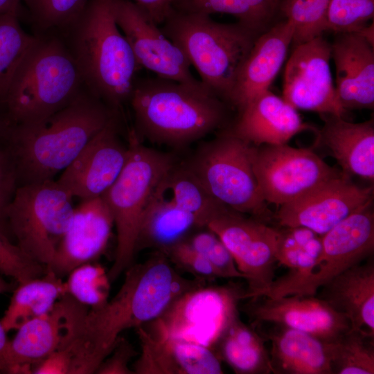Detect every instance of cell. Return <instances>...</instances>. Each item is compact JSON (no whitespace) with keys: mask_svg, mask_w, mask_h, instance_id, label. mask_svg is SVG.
Segmentation results:
<instances>
[{"mask_svg":"<svg viewBox=\"0 0 374 374\" xmlns=\"http://www.w3.org/2000/svg\"><path fill=\"white\" fill-rule=\"evenodd\" d=\"M125 271L116 295L101 307L89 310L78 334L63 348L71 374L95 373L122 332L154 321L183 293L206 284L181 276L160 251Z\"/></svg>","mask_w":374,"mask_h":374,"instance_id":"6da1fadb","label":"cell"},{"mask_svg":"<svg viewBox=\"0 0 374 374\" xmlns=\"http://www.w3.org/2000/svg\"><path fill=\"white\" fill-rule=\"evenodd\" d=\"M87 87L70 104L40 121L12 125L5 139L18 186L53 180L116 114Z\"/></svg>","mask_w":374,"mask_h":374,"instance_id":"7a4b0ae2","label":"cell"},{"mask_svg":"<svg viewBox=\"0 0 374 374\" xmlns=\"http://www.w3.org/2000/svg\"><path fill=\"white\" fill-rule=\"evenodd\" d=\"M129 104L141 141L179 148L224 127L230 106L202 82L138 77Z\"/></svg>","mask_w":374,"mask_h":374,"instance_id":"3957f363","label":"cell"},{"mask_svg":"<svg viewBox=\"0 0 374 374\" xmlns=\"http://www.w3.org/2000/svg\"><path fill=\"white\" fill-rule=\"evenodd\" d=\"M116 3L87 0L80 15L55 33L74 59L87 89L123 113L141 68L116 23Z\"/></svg>","mask_w":374,"mask_h":374,"instance_id":"277c9868","label":"cell"},{"mask_svg":"<svg viewBox=\"0 0 374 374\" xmlns=\"http://www.w3.org/2000/svg\"><path fill=\"white\" fill-rule=\"evenodd\" d=\"M36 35L7 93L4 109L12 125L48 117L70 104L86 87L61 37L53 32Z\"/></svg>","mask_w":374,"mask_h":374,"instance_id":"5b68a950","label":"cell"},{"mask_svg":"<svg viewBox=\"0 0 374 374\" xmlns=\"http://www.w3.org/2000/svg\"><path fill=\"white\" fill-rule=\"evenodd\" d=\"M162 33L184 54L200 81L229 105L239 71L260 35L240 22L224 24L210 15L172 8Z\"/></svg>","mask_w":374,"mask_h":374,"instance_id":"8992f818","label":"cell"},{"mask_svg":"<svg viewBox=\"0 0 374 374\" xmlns=\"http://www.w3.org/2000/svg\"><path fill=\"white\" fill-rule=\"evenodd\" d=\"M127 139L126 163L101 196L112 213L117 233L114 260L107 272L111 283L133 264L143 212L160 181L178 161L171 153L143 145L132 128L127 130Z\"/></svg>","mask_w":374,"mask_h":374,"instance_id":"52a82bcc","label":"cell"},{"mask_svg":"<svg viewBox=\"0 0 374 374\" xmlns=\"http://www.w3.org/2000/svg\"><path fill=\"white\" fill-rule=\"evenodd\" d=\"M255 148L228 128L184 163L222 204L267 223L271 215L253 171Z\"/></svg>","mask_w":374,"mask_h":374,"instance_id":"ba28073f","label":"cell"},{"mask_svg":"<svg viewBox=\"0 0 374 374\" xmlns=\"http://www.w3.org/2000/svg\"><path fill=\"white\" fill-rule=\"evenodd\" d=\"M71 199L56 181L48 180L18 186L7 209L14 242L46 269L71 221Z\"/></svg>","mask_w":374,"mask_h":374,"instance_id":"9c48e42d","label":"cell"},{"mask_svg":"<svg viewBox=\"0 0 374 374\" xmlns=\"http://www.w3.org/2000/svg\"><path fill=\"white\" fill-rule=\"evenodd\" d=\"M246 290L234 284L192 288L179 296L156 319L144 326L166 337L213 350L231 322Z\"/></svg>","mask_w":374,"mask_h":374,"instance_id":"30bf717a","label":"cell"},{"mask_svg":"<svg viewBox=\"0 0 374 374\" xmlns=\"http://www.w3.org/2000/svg\"><path fill=\"white\" fill-rule=\"evenodd\" d=\"M89 308L69 294L44 314L26 322L0 351V373L30 374L34 367L65 348L81 328Z\"/></svg>","mask_w":374,"mask_h":374,"instance_id":"8fae6325","label":"cell"},{"mask_svg":"<svg viewBox=\"0 0 374 374\" xmlns=\"http://www.w3.org/2000/svg\"><path fill=\"white\" fill-rule=\"evenodd\" d=\"M253 166L264 200L278 206L343 173L311 149L294 148L287 143L256 146Z\"/></svg>","mask_w":374,"mask_h":374,"instance_id":"7c38bea8","label":"cell"},{"mask_svg":"<svg viewBox=\"0 0 374 374\" xmlns=\"http://www.w3.org/2000/svg\"><path fill=\"white\" fill-rule=\"evenodd\" d=\"M206 228L215 233L232 255L247 283L244 299L260 296L275 279L280 229L228 209Z\"/></svg>","mask_w":374,"mask_h":374,"instance_id":"4fadbf2b","label":"cell"},{"mask_svg":"<svg viewBox=\"0 0 374 374\" xmlns=\"http://www.w3.org/2000/svg\"><path fill=\"white\" fill-rule=\"evenodd\" d=\"M330 59L331 44L321 36L295 46L285 70L283 98L296 110L344 117Z\"/></svg>","mask_w":374,"mask_h":374,"instance_id":"5bb4252c","label":"cell"},{"mask_svg":"<svg viewBox=\"0 0 374 374\" xmlns=\"http://www.w3.org/2000/svg\"><path fill=\"white\" fill-rule=\"evenodd\" d=\"M123 121L116 113L63 170L56 182L71 198L102 196L116 181L129 154L121 139Z\"/></svg>","mask_w":374,"mask_h":374,"instance_id":"9a60e30c","label":"cell"},{"mask_svg":"<svg viewBox=\"0 0 374 374\" xmlns=\"http://www.w3.org/2000/svg\"><path fill=\"white\" fill-rule=\"evenodd\" d=\"M373 199V186H359L343 172L279 206L274 217L281 227H305L322 235L351 214L372 204Z\"/></svg>","mask_w":374,"mask_h":374,"instance_id":"2e32d148","label":"cell"},{"mask_svg":"<svg viewBox=\"0 0 374 374\" xmlns=\"http://www.w3.org/2000/svg\"><path fill=\"white\" fill-rule=\"evenodd\" d=\"M116 21L141 68L157 76L190 84L202 82L193 76L183 52L134 2L116 0Z\"/></svg>","mask_w":374,"mask_h":374,"instance_id":"e0dca14e","label":"cell"},{"mask_svg":"<svg viewBox=\"0 0 374 374\" xmlns=\"http://www.w3.org/2000/svg\"><path fill=\"white\" fill-rule=\"evenodd\" d=\"M244 310L253 327L276 325L300 330L330 342L350 328L345 316L315 295L292 294L249 299Z\"/></svg>","mask_w":374,"mask_h":374,"instance_id":"ac0fdd59","label":"cell"},{"mask_svg":"<svg viewBox=\"0 0 374 374\" xmlns=\"http://www.w3.org/2000/svg\"><path fill=\"white\" fill-rule=\"evenodd\" d=\"M371 206L351 214L321 235L320 256L298 294L316 295L333 278L373 253L374 214Z\"/></svg>","mask_w":374,"mask_h":374,"instance_id":"d6986e66","label":"cell"},{"mask_svg":"<svg viewBox=\"0 0 374 374\" xmlns=\"http://www.w3.org/2000/svg\"><path fill=\"white\" fill-rule=\"evenodd\" d=\"M114 225L112 213L101 196L83 199L74 208L47 270L62 278L82 264L95 262L105 251Z\"/></svg>","mask_w":374,"mask_h":374,"instance_id":"ffe728a7","label":"cell"},{"mask_svg":"<svg viewBox=\"0 0 374 374\" xmlns=\"http://www.w3.org/2000/svg\"><path fill=\"white\" fill-rule=\"evenodd\" d=\"M136 332L141 351L132 365L136 374H222L221 360L211 348L154 333Z\"/></svg>","mask_w":374,"mask_h":374,"instance_id":"44dd1931","label":"cell"},{"mask_svg":"<svg viewBox=\"0 0 374 374\" xmlns=\"http://www.w3.org/2000/svg\"><path fill=\"white\" fill-rule=\"evenodd\" d=\"M294 27L287 19L256 38L236 78L229 105L240 112L269 86L280 70L292 44Z\"/></svg>","mask_w":374,"mask_h":374,"instance_id":"7402d4cb","label":"cell"},{"mask_svg":"<svg viewBox=\"0 0 374 374\" xmlns=\"http://www.w3.org/2000/svg\"><path fill=\"white\" fill-rule=\"evenodd\" d=\"M335 65L336 91L347 109L374 107V51L361 33H340L331 44Z\"/></svg>","mask_w":374,"mask_h":374,"instance_id":"603a6c76","label":"cell"},{"mask_svg":"<svg viewBox=\"0 0 374 374\" xmlns=\"http://www.w3.org/2000/svg\"><path fill=\"white\" fill-rule=\"evenodd\" d=\"M239 112L229 130L255 146L287 144L302 132H319L303 123L295 108L269 89L256 96Z\"/></svg>","mask_w":374,"mask_h":374,"instance_id":"cb8c5ba5","label":"cell"},{"mask_svg":"<svg viewBox=\"0 0 374 374\" xmlns=\"http://www.w3.org/2000/svg\"><path fill=\"white\" fill-rule=\"evenodd\" d=\"M326 116L317 143L326 148L346 175L374 180L373 120L350 123L344 117Z\"/></svg>","mask_w":374,"mask_h":374,"instance_id":"d4e9b609","label":"cell"},{"mask_svg":"<svg viewBox=\"0 0 374 374\" xmlns=\"http://www.w3.org/2000/svg\"><path fill=\"white\" fill-rule=\"evenodd\" d=\"M319 298L348 320L350 328L374 337V262L357 264L323 285Z\"/></svg>","mask_w":374,"mask_h":374,"instance_id":"484cf974","label":"cell"},{"mask_svg":"<svg viewBox=\"0 0 374 374\" xmlns=\"http://www.w3.org/2000/svg\"><path fill=\"white\" fill-rule=\"evenodd\" d=\"M265 326L269 328L262 332L271 344L272 373L332 374L329 342L295 329Z\"/></svg>","mask_w":374,"mask_h":374,"instance_id":"4316f807","label":"cell"},{"mask_svg":"<svg viewBox=\"0 0 374 374\" xmlns=\"http://www.w3.org/2000/svg\"><path fill=\"white\" fill-rule=\"evenodd\" d=\"M321 249V235L309 229L301 226L280 229L276 261L288 271L275 278L261 296L276 298L298 294L313 271Z\"/></svg>","mask_w":374,"mask_h":374,"instance_id":"83f0119b","label":"cell"},{"mask_svg":"<svg viewBox=\"0 0 374 374\" xmlns=\"http://www.w3.org/2000/svg\"><path fill=\"white\" fill-rule=\"evenodd\" d=\"M199 229L191 214L153 194L140 222L135 253L151 249L165 254Z\"/></svg>","mask_w":374,"mask_h":374,"instance_id":"f1b7e54d","label":"cell"},{"mask_svg":"<svg viewBox=\"0 0 374 374\" xmlns=\"http://www.w3.org/2000/svg\"><path fill=\"white\" fill-rule=\"evenodd\" d=\"M154 195L191 214L201 228L229 209L206 190L184 162L177 161L168 170Z\"/></svg>","mask_w":374,"mask_h":374,"instance_id":"f546056e","label":"cell"},{"mask_svg":"<svg viewBox=\"0 0 374 374\" xmlns=\"http://www.w3.org/2000/svg\"><path fill=\"white\" fill-rule=\"evenodd\" d=\"M265 339L236 317L228 326L213 350L238 374L272 373Z\"/></svg>","mask_w":374,"mask_h":374,"instance_id":"4dcf8cb0","label":"cell"},{"mask_svg":"<svg viewBox=\"0 0 374 374\" xmlns=\"http://www.w3.org/2000/svg\"><path fill=\"white\" fill-rule=\"evenodd\" d=\"M66 293L62 278L47 270L42 276L17 284L0 321L7 332L17 330L49 311Z\"/></svg>","mask_w":374,"mask_h":374,"instance_id":"1f68e13d","label":"cell"},{"mask_svg":"<svg viewBox=\"0 0 374 374\" xmlns=\"http://www.w3.org/2000/svg\"><path fill=\"white\" fill-rule=\"evenodd\" d=\"M280 0H175L172 8L211 15L224 13L261 34L267 30L279 12Z\"/></svg>","mask_w":374,"mask_h":374,"instance_id":"d6a6232c","label":"cell"},{"mask_svg":"<svg viewBox=\"0 0 374 374\" xmlns=\"http://www.w3.org/2000/svg\"><path fill=\"white\" fill-rule=\"evenodd\" d=\"M20 15H0V107L4 110L7 93L16 69L37 39L21 27Z\"/></svg>","mask_w":374,"mask_h":374,"instance_id":"836d02e7","label":"cell"},{"mask_svg":"<svg viewBox=\"0 0 374 374\" xmlns=\"http://www.w3.org/2000/svg\"><path fill=\"white\" fill-rule=\"evenodd\" d=\"M373 338L350 328L329 342L332 374H373Z\"/></svg>","mask_w":374,"mask_h":374,"instance_id":"e575fe53","label":"cell"},{"mask_svg":"<svg viewBox=\"0 0 374 374\" xmlns=\"http://www.w3.org/2000/svg\"><path fill=\"white\" fill-rule=\"evenodd\" d=\"M330 0H280L279 11L294 27V46L322 35L326 31Z\"/></svg>","mask_w":374,"mask_h":374,"instance_id":"d590c367","label":"cell"},{"mask_svg":"<svg viewBox=\"0 0 374 374\" xmlns=\"http://www.w3.org/2000/svg\"><path fill=\"white\" fill-rule=\"evenodd\" d=\"M27 8L33 34L56 33L73 23L87 0H21Z\"/></svg>","mask_w":374,"mask_h":374,"instance_id":"8d00e7d4","label":"cell"},{"mask_svg":"<svg viewBox=\"0 0 374 374\" xmlns=\"http://www.w3.org/2000/svg\"><path fill=\"white\" fill-rule=\"evenodd\" d=\"M65 283L66 293L89 309L98 308L107 301L110 280L107 272L96 262L73 269Z\"/></svg>","mask_w":374,"mask_h":374,"instance_id":"74e56055","label":"cell"},{"mask_svg":"<svg viewBox=\"0 0 374 374\" xmlns=\"http://www.w3.org/2000/svg\"><path fill=\"white\" fill-rule=\"evenodd\" d=\"M373 15L374 0H330L326 31L338 34L359 32Z\"/></svg>","mask_w":374,"mask_h":374,"instance_id":"f35d334b","label":"cell"},{"mask_svg":"<svg viewBox=\"0 0 374 374\" xmlns=\"http://www.w3.org/2000/svg\"><path fill=\"white\" fill-rule=\"evenodd\" d=\"M185 240L196 251L206 258L221 278H243L230 251L218 236L206 227L199 229Z\"/></svg>","mask_w":374,"mask_h":374,"instance_id":"ab89813d","label":"cell"},{"mask_svg":"<svg viewBox=\"0 0 374 374\" xmlns=\"http://www.w3.org/2000/svg\"><path fill=\"white\" fill-rule=\"evenodd\" d=\"M47 269L25 253L0 233V275L17 283L43 276Z\"/></svg>","mask_w":374,"mask_h":374,"instance_id":"60d3db41","label":"cell"},{"mask_svg":"<svg viewBox=\"0 0 374 374\" xmlns=\"http://www.w3.org/2000/svg\"><path fill=\"white\" fill-rule=\"evenodd\" d=\"M18 187L15 164L5 139H0V233L14 242L8 220L7 209Z\"/></svg>","mask_w":374,"mask_h":374,"instance_id":"b9f144b4","label":"cell"},{"mask_svg":"<svg viewBox=\"0 0 374 374\" xmlns=\"http://www.w3.org/2000/svg\"><path fill=\"white\" fill-rule=\"evenodd\" d=\"M165 254L173 266L192 274L195 278L206 282L221 278L210 262L193 249L185 240L174 245Z\"/></svg>","mask_w":374,"mask_h":374,"instance_id":"7bdbcfd3","label":"cell"},{"mask_svg":"<svg viewBox=\"0 0 374 374\" xmlns=\"http://www.w3.org/2000/svg\"><path fill=\"white\" fill-rule=\"evenodd\" d=\"M132 344L125 338L119 337L110 353L100 364L95 373L133 374L130 368L132 359L138 355Z\"/></svg>","mask_w":374,"mask_h":374,"instance_id":"ee69618b","label":"cell"},{"mask_svg":"<svg viewBox=\"0 0 374 374\" xmlns=\"http://www.w3.org/2000/svg\"><path fill=\"white\" fill-rule=\"evenodd\" d=\"M134 3L155 24L161 25L172 8L175 0H134Z\"/></svg>","mask_w":374,"mask_h":374,"instance_id":"f6af8a7d","label":"cell"},{"mask_svg":"<svg viewBox=\"0 0 374 374\" xmlns=\"http://www.w3.org/2000/svg\"><path fill=\"white\" fill-rule=\"evenodd\" d=\"M21 0H0V15L17 12L21 15Z\"/></svg>","mask_w":374,"mask_h":374,"instance_id":"bcb514c9","label":"cell"},{"mask_svg":"<svg viewBox=\"0 0 374 374\" xmlns=\"http://www.w3.org/2000/svg\"><path fill=\"white\" fill-rule=\"evenodd\" d=\"M12 125L6 111L0 107V139L6 138Z\"/></svg>","mask_w":374,"mask_h":374,"instance_id":"7dc6e473","label":"cell"},{"mask_svg":"<svg viewBox=\"0 0 374 374\" xmlns=\"http://www.w3.org/2000/svg\"><path fill=\"white\" fill-rule=\"evenodd\" d=\"M17 282H9L6 280L2 275H0V294L12 292L17 285Z\"/></svg>","mask_w":374,"mask_h":374,"instance_id":"c3c4849f","label":"cell"},{"mask_svg":"<svg viewBox=\"0 0 374 374\" xmlns=\"http://www.w3.org/2000/svg\"><path fill=\"white\" fill-rule=\"evenodd\" d=\"M6 333L7 332L6 331L0 321V351L3 349L8 341L7 339Z\"/></svg>","mask_w":374,"mask_h":374,"instance_id":"681fc988","label":"cell"}]
</instances>
